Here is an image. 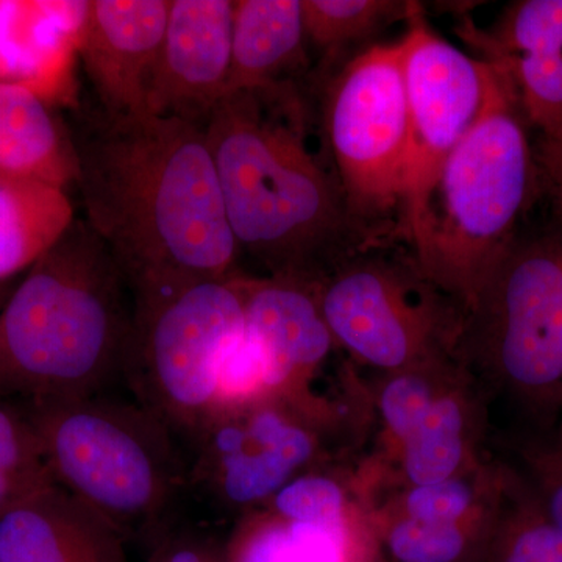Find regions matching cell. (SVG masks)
Instances as JSON below:
<instances>
[{
  "label": "cell",
  "mask_w": 562,
  "mask_h": 562,
  "mask_svg": "<svg viewBox=\"0 0 562 562\" xmlns=\"http://www.w3.org/2000/svg\"><path fill=\"white\" fill-rule=\"evenodd\" d=\"M72 139L85 222L135 302L239 272L203 125L101 106L83 116Z\"/></svg>",
  "instance_id": "1"
},
{
  "label": "cell",
  "mask_w": 562,
  "mask_h": 562,
  "mask_svg": "<svg viewBox=\"0 0 562 562\" xmlns=\"http://www.w3.org/2000/svg\"><path fill=\"white\" fill-rule=\"evenodd\" d=\"M205 132L239 254L269 276L312 281L341 262L351 216L306 144L301 105L286 87L225 95Z\"/></svg>",
  "instance_id": "2"
},
{
  "label": "cell",
  "mask_w": 562,
  "mask_h": 562,
  "mask_svg": "<svg viewBox=\"0 0 562 562\" xmlns=\"http://www.w3.org/2000/svg\"><path fill=\"white\" fill-rule=\"evenodd\" d=\"M135 299L90 225L76 220L0 310V398L14 405L125 390Z\"/></svg>",
  "instance_id": "3"
},
{
  "label": "cell",
  "mask_w": 562,
  "mask_h": 562,
  "mask_svg": "<svg viewBox=\"0 0 562 562\" xmlns=\"http://www.w3.org/2000/svg\"><path fill=\"white\" fill-rule=\"evenodd\" d=\"M16 406L54 482L98 513L125 546L150 553L188 517L183 446L127 391Z\"/></svg>",
  "instance_id": "4"
},
{
  "label": "cell",
  "mask_w": 562,
  "mask_h": 562,
  "mask_svg": "<svg viewBox=\"0 0 562 562\" xmlns=\"http://www.w3.org/2000/svg\"><path fill=\"white\" fill-rule=\"evenodd\" d=\"M535 169L512 85L491 66L479 117L447 157L408 233L414 268L461 312L517 238Z\"/></svg>",
  "instance_id": "5"
},
{
  "label": "cell",
  "mask_w": 562,
  "mask_h": 562,
  "mask_svg": "<svg viewBox=\"0 0 562 562\" xmlns=\"http://www.w3.org/2000/svg\"><path fill=\"white\" fill-rule=\"evenodd\" d=\"M454 360L492 408L519 430H550L562 414V231L516 238L462 312Z\"/></svg>",
  "instance_id": "6"
},
{
  "label": "cell",
  "mask_w": 562,
  "mask_h": 562,
  "mask_svg": "<svg viewBox=\"0 0 562 562\" xmlns=\"http://www.w3.org/2000/svg\"><path fill=\"white\" fill-rule=\"evenodd\" d=\"M369 395L379 449L353 476L362 501L446 482L491 460L490 405L454 357L375 376Z\"/></svg>",
  "instance_id": "7"
},
{
  "label": "cell",
  "mask_w": 562,
  "mask_h": 562,
  "mask_svg": "<svg viewBox=\"0 0 562 562\" xmlns=\"http://www.w3.org/2000/svg\"><path fill=\"white\" fill-rule=\"evenodd\" d=\"M241 273L135 302L125 391L181 446L213 414L222 357L244 330Z\"/></svg>",
  "instance_id": "8"
},
{
  "label": "cell",
  "mask_w": 562,
  "mask_h": 562,
  "mask_svg": "<svg viewBox=\"0 0 562 562\" xmlns=\"http://www.w3.org/2000/svg\"><path fill=\"white\" fill-rule=\"evenodd\" d=\"M330 438L281 401L213 414L183 442L188 517L232 528L295 476L331 462Z\"/></svg>",
  "instance_id": "9"
},
{
  "label": "cell",
  "mask_w": 562,
  "mask_h": 562,
  "mask_svg": "<svg viewBox=\"0 0 562 562\" xmlns=\"http://www.w3.org/2000/svg\"><path fill=\"white\" fill-rule=\"evenodd\" d=\"M316 286L338 349L376 376L453 357L461 308L416 268L358 258L336 265Z\"/></svg>",
  "instance_id": "10"
},
{
  "label": "cell",
  "mask_w": 562,
  "mask_h": 562,
  "mask_svg": "<svg viewBox=\"0 0 562 562\" xmlns=\"http://www.w3.org/2000/svg\"><path fill=\"white\" fill-rule=\"evenodd\" d=\"M325 128L351 220L401 205L408 103L401 44L369 47L328 90Z\"/></svg>",
  "instance_id": "11"
},
{
  "label": "cell",
  "mask_w": 562,
  "mask_h": 562,
  "mask_svg": "<svg viewBox=\"0 0 562 562\" xmlns=\"http://www.w3.org/2000/svg\"><path fill=\"white\" fill-rule=\"evenodd\" d=\"M406 20L408 32L398 41L408 103L401 209L409 233L443 162L479 117L491 65L436 35L417 3H412Z\"/></svg>",
  "instance_id": "12"
},
{
  "label": "cell",
  "mask_w": 562,
  "mask_h": 562,
  "mask_svg": "<svg viewBox=\"0 0 562 562\" xmlns=\"http://www.w3.org/2000/svg\"><path fill=\"white\" fill-rule=\"evenodd\" d=\"M241 286L244 322L268 351L277 401L335 435L346 419L313 390L321 369L338 349L322 316L316 281L241 273Z\"/></svg>",
  "instance_id": "13"
},
{
  "label": "cell",
  "mask_w": 562,
  "mask_h": 562,
  "mask_svg": "<svg viewBox=\"0 0 562 562\" xmlns=\"http://www.w3.org/2000/svg\"><path fill=\"white\" fill-rule=\"evenodd\" d=\"M233 5L231 0H169L147 113L205 127L210 114L227 95Z\"/></svg>",
  "instance_id": "14"
},
{
  "label": "cell",
  "mask_w": 562,
  "mask_h": 562,
  "mask_svg": "<svg viewBox=\"0 0 562 562\" xmlns=\"http://www.w3.org/2000/svg\"><path fill=\"white\" fill-rule=\"evenodd\" d=\"M461 32L508 79L541 138H562V0H520L491 31L468 24Z\"/></svg>",
  "instance_id": "15"
},
{
  "label": "cell",
  "mask_w": 562,
  "mask_h": 562,
  "mask_svg": "<svg viewBox=\"0 0 562 562\" xmlns=\"http://www.w3.org/2000/svg\"><path fill=\"white\" fill-rule=\"evenodd\" d=\"M169 0H91L79 54L103 110L147 113Z\"/></svg>",
  "instance_id": "16"
},
{
  "label": "cell",
  "mask_w": 562,
  "mask_h": 562,
  "mask_svg": "<svg viewBox=\"0 0 562 562\" xmlns=\"http://www.w3.org/2000/svg\"><path fill=\"white\" fill-rule=\"evenodd\" d=\"M0 562H131L127 546L57 483L0 516Z\"/></svg>",
  "instance_id": "17"
},
{
  "label": "cell",
  "mask_w": 562,
  "mask_h": 562,
  "mask_svg": "<svg viewBox=\"0 0 562 562\" xmlns=\"http://www.w3.org/2000/svg\"><path fill=\"white\" fill-rule=\"evenodd\" d=\"M87 11L88 2L0 0V83L20 85L52 105L66 98Z\"/></svg>",
  "instance_id": "18"
},
{
  "label": "cell",
  "mask_w": 562,
  "mask_h": 562,
  "mask_svg": "<svg viewBox=\"0 0 562 562\" xmlns=\"http://www.w3.org/2000/svg\"><path fill=\"white\" fill-rule=\"evenodd\" d=\"M228 562H386L368 514L346 524L294 522L261 508L227 535Z\"/></svg>",
  "instance_id": "19"
},
{
  "label": "cell",
  "mask_w": 562,
  "mask_h": 562,
  "mask_svg": "<svg viewBox=\"0 0 562 562\" xmlns=\"http://www.w3.org/2000/svg\"><path fill=\"white\" fill-rule=\"evenodd\" d=\"M0 176L65 191L79 177L72 133L52 103L20 85L0 83Z\"/></svg>",
  "instance_id": "20"
},
{
  "label": "cell",
  "mask_w": 562,
  "mask_h": 562,
  "mask_svg": "<svg viewBox=\"0 0 562 562\" xmlns=\"http://www.w3.org/2000/svg\"><path fill=\"white\" fill-rule=\"evenodd\" d=\"M301 0H238L233 5L227 95L279 87L305 57Z\"/></svg>",
  "instance_id": "21"
},
{
  "label": "cell",
  "mask_w": 562,
  "mask_h": 562,
  "mask_svg": "<svg viewBox=\"0 0 562 562\" xmlns=\"http://www.w3.org/2000/svg\"><path fill=\"white\" fill-rule=\"evenodd\" d=\"M74 221L72 203L61 188L0 176V283L27 272Z\"/></svg>",
  "instance_id": "22"
},
{
  "label": "cell",
  "mask_w": 562,
  "mask_h": 562,
  "mask_svg": "<svg viewBox=\"0 0 562 562\" xmlns=\"http://www.w3.org/2000/svg\"><path fill=\"white\" fill-rule=\"evenodd\" d=\"M501 502L461 520H416L371 509L366 514L386 561L486 562Z\"/></svg>",
  "instance_id": "23"
},
{
  "label": "cell",
  "mask_w": 562,
  "mask_h": 562,
  "mask_svg": "<svg viewBox=\"0 0 562 562\" xmlns=\"http://www.w3.org/2000/svg\"><path fill=\"white\" fill-rule=\"evenodd\" d=\"M506 464L508 475L486 562H562V531L530 484L508 461Z\"/></svg>",
  "instance_id": "24"
},
{
  "label": "cell",
  "mask_w": 562,
  "mask_h": 562,
  "mask_svg": "<svg viewBox=\"0 0 562 562\" xmlns=\"http://www.w3.org/2000/svg\"><path fill=\"white\" fill-rule=\"evenodd\" d=\"M294 522L346 524L364 513V506L344 469L331 462L295 476L265 506Z\"/></svg>",
  "instance_id": "25"
},
{
  "label": "cell",
  "mask_w": 562,
  "mask_h": 562,
  "mask_svg": "<svg viewBox=\"0 0 562 562\" xmlns=\"http://www.w3.org/2000/svg\"><path fill=\"white\" fill-rule=\"evenodd\" d=\"M303 31L317 49L335 52L408 16L412 2L397 0H301Z\"/></svg>",
  "instance_id": "26"
},
{
  "label": "cell",
  "mask_w": 562,
  "mask_h": 562,
  "mask_svg": "<svg viewBox=\"0 0 562 562\" xmlns=\"http://www.w3.org/2000/svg\"><path fill=\"white\" fill-rule=\"evenodd\" d=\"M52 483L31 422L0 398V516Z\"/></svg>",
  "instance_id": "27"
},
{
  "label": "cell",
  "mask_w": 562,
  "mask_h": 562,
  "mask_svg": "<svg viewBox=\"0 0 562 562\" xmlns=\"http://www.w3.org/2000/svg\"><path fill=\"white\" fill-rule=\"evenodd\" d=\"M509 464L530 484L536 497L562 531V422L550 430H517L505 439Z\"/></svg>",
  "instance_id": "28"
},
{
  "label": "cell",
  "mask_w": 562,
  "mask_h": 562,
  "mask_svg": "<svg viewBox=\"0 0 562 562\" xmlns=\"http://www.w3.org/2000/svg\"><path fill=\"white\" fill-rule=\"evenodd\" d=\"M227 535H222L221 528L184 517L155 546L146 562H213L225 552Z\"/></svg>",
  "instance_id": "29"
},
{
  "label": "cell",
  "mask_w": 562,
  "mask_h": 562,
  "mask_svg": "<svg viewBox=\"0 0 562 562\" xmlns=\"http://www.w3.org/2000/svg\"><path fill=\"white\" fill-rule=\"evenodd\" d=\"M535 162L541 169L562 214V138H541L535 154Z\"/></svg>",
  "instance_id": "30"
},
{
  "label": "cell",
  "mask_w": 562,
  "mask_h": 562,
  "mask_svg": "<svg viewBox=\"0 0 562 562\" xmlns=\"http://www.w3.org/2000/svg\"><path fill=\"white\" fill-rule=\"evenodd\" d=\"M16 283L18 281L14 280L2 281V283H0V310H2L5 302L9 301L10 294L13 292Z\"/></svg>",
  "instance_id": "31"
},
{
  "label": "cell",
  "mask_w": 562,
  "mask_h": 562,
  "mask_svg": "<svg viewBox=\"0 0 562 562\" xmlns=\"http://www.w3.org/2000/svg\"><path fill=\"white\" fill-rule=\"evenodd\" d=\"M227 547V546H225ZM213 562H228L227 560V549H225V552L220 554V557L216 558Z\"/></svg>",
  "instance_id": "32"
},
{
  "label": "cell",
  "mask_w": 562,
  "mask_h": 562,
  "mask_svg": "<svg viewBox=\"0 0 562 562\" xmlns=\"http://www.w3.org/2000/svg\"><path fill=\"white\" fill-rule=\"evenodd\" d=\"M560 422H562V414H561V419H560Z\"/></svg>",
  "instance_id": "33"
}]
</instances>
